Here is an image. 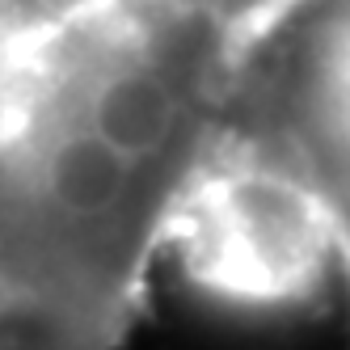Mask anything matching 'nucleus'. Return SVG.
Listing matches in <instances>:
<instances>
[{
  "label": "nucleus",
  "mask_w": 350,
  "mask_h": 350,
  "mask_svg": "<svg viewBox=\"0 0 350 350\" xmlns=\"http://www.w3.org/2000/svg\"><path fill=\"white\" fill-rule=\"evenodd\" d=\"M169 241L186 254L198 283L245 304H287L338 262L321 198L287 169L224 135L190 182Z\"/></svg>",
  "instance_id": "f257e3e1"
}]
</instances>
